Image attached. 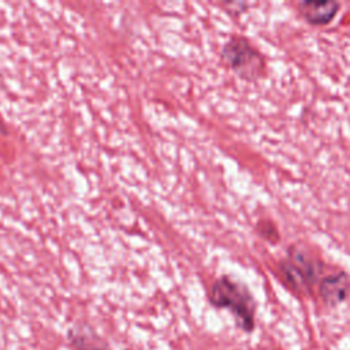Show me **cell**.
<instances>
[{
    "mask_svg": "<svg viewBox=\"0 0 350 350\" xmlns=\"http://www.w3.org/2000/svg\"><path fill=\"white\" fill-rule=\"evenodd\" d=\"M209 301L216 308L228 309L239 328L245 332L254 329L256 302L247 287L230 276L219 278L211 288Z\"/></svg>",
    "mask_w": 350,
    "mask_h": 350,
    "instance_id": "1",
    "label": "cell"
},
{
    "mask_svg": "<svg viewBox=\"0 0 350 350\" xmlns=\"http://www.w3.org/2000/svg\"><path fill=\"white\" fill-rule=\"evenodd\" d=\"M221 57L224 63L242 79L256 81L265 75V56L245 37H231L221 49Z\"/></svg>",
    "mask_w": 350,
    "mask_h": 350,
    "instance_id": "2",
    "label": "cell"
},
{
    "mask_svg": "<svg viewBox=\"0 0 350 350\" xmlns=\"http://www.w3.org/2000/svg\"><path fill=\"white\" fill-rule=\"evenodd\" d=\"M280 268L286 282L298 291H310L321 272V264L295 246L290 247L287 257L280 262Z\"/></svg>",
    "mask_w": 350,
    "mask_h": 350,
    "instance_id": "3",
    "label": "cell"
},
{
    "mask_svg": "<svg viewBox=\"0 0 350 350\" xmlns=\"http://www.w3.org/2000/svg\"><path fill=\"white\" fill-rule=\"evenodd\" d=\"M340 3L338 1H302L298 4L301 16L313 26H325L338 15Z\"/></svg>",
    "mask_w": 350,
    "mask_h": 350,
    "instance_id": "4",
    "label": "cell"
},
{
    "mask_svg": "<svg viewBox=\"0 0 350 350\" xmlns=\"http://www.w3.org/2000/svg\"><path fill=\"white\" fill-rule=\"evenodd\" d=\"M350 290V279L345 272L324 276L319 284V293L327 305L335 306L342 302Z\"/></svg>",
    "mask_w": 350,
    "mask_h": 350,
    "instance_id": "5",
    "label": "cell"
},
{
    "mask_svg": "<svg viewBox=\"0 0 350 350\" xmlns=\"http://www.w3.org/2000/svg\"><path fill=\"white\" fill-rule=\"evenodd\" d=\"M68 340L74 350H111L105 342L83 327L71 329L68 332Z\"/></svg>",
    "mask_w": 350,
    "mask_h": 350,
    "instance_id": "6",
    "label": "cell"
},
{
    "mask_svg": "<svg viewBox=\"0 0 350 350\" xmlns=\"http://www.w3.org/2000/svg\"><path fill=\"white\" fill-rule=\"evenodd\" d=\"M0 129H3V126H1V123H0Z\"/></svg>",
    "mask_w": 350,
    "mask_h": 350,
    "instance_id": "7",
    "label": "cell"
}]
</instances>
